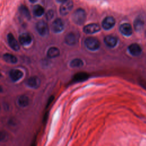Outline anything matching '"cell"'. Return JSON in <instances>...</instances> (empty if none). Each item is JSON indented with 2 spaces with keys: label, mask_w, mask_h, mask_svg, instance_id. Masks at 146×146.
I'll return each instance as SVG.
<instances>
[{
  "label": "cell",
  "mask_w": 146,
  "mask_h": 146,
  "mask_svg": "<svg viewBox=\"0 0 146 146\" xmlns=\"http://www.w3.org/2000/svg\"><path fill=\"white\" fill-rule=\"evenodd\" d=\"M72 19L75 24L78 25H83L86 19V13L85 10L81 8L76 9L72 14Z\"/></svg>",
  "instance_id": "6da1fadb"
},
{
  "label": "cell",
  "mask_w": 146,
  "mask_h": 146,
  "mask_svg": "<svg viewBox=\"0 0 146 146\" xmlns=\"http://www.w3.org/2000/svg\"><path fill=\"white\" fill-rule=\"evenodd\" d=\"M84 44L88 50L94 51L99 48L100 43L97 38L92 36H89L86 38L84 40Z\"/></svg>",
  "instance_id": "7a4b0ae2"
},
{
  "label": "cell",
  "mask_w": 146,
  "mask_h": 146,
  "mask_svg": "<svg viewBox=\"0 0 146 146\" xmlns=\"http://www.w3.org/2000/svg\"><path fill=\"white\" fill-rule=\"evenodd\" d=\"M35 29L38 34L42 36L47 35L49 33V28L47 23L42 20L39 21L36 23Z\"/></svg>",
  "instance_id": "3957f363"
},
{
  "label": "cell",
  "mask_w": 146,
  "mask_h": 146,
  "mask_svg": "<svg viewBox=\"0 0 146 146\" xmlns=\"http://www.w3.org/2000/svg\"><path fill=\"white\" fill-rule=\"evenodd\" d=\"M73 7V2L71 0H67L63 3L60 6L59 12L60 15L64 16L67 15Z\"/></svg>",
  "instance_id": "277c9868"
},
{
  "label": "cell",
  "mask_w": 146,
  "mask_h": 146,
  "mask_svg": "<svg viewBox=\"0 0 146 146\" xmlns=\"http://www.w3.org/2000/svg\"><path fill=\"white\" fill-rule=\"evenodd\" d=\"M51 28L55 33H60L64 28V22L60 18H56L52 22Z\"/></svg>",
  "instance_id": "5b68a950"
},
{
  "label": "cell",
  "mask_w": 146,
  "mask_h": 146,
  "mask_svg": "<svg viewBox=\"0 0 146 146\" xmlns=\"http://www.w3.org/2000/svg\"><path fill=\"white\" fill-rule=\"evenodd\" d=\"M7 40L9 46L13 50L17 51L20 49V46L12 33H10L7 35Z\"/></svg>",
  "instance_id": "8992f818"
},
{
  "label": "cell",
  "mask_w": 146,
  "mask_h": 146,
  "mask_svg": "<svg viewBox=\"0 0 146 146\" xmlns=\"http://www.w3.org/2000/svg\"><path fill=\"white\" fill-rule=\"evenodd\" d=\"M26 84L29 87L36 88H38L40 84V80L38 76H31L27 79L26 81Z\"/></svg>",
  "instance_id": "52a82bcc"
},
{
  "label": "cell",
  "mask_w": 146,
  "mask_h": 146,
  "mask_svg": "<svg viewBox=\"0 0 146 146\" xmlns=\"http://www.w3.org/2000/svg\"><path fill=\"white\" fill-rule=\"evenodd\" d=\"M100 27L97 23H90L83 27V31L86 34H94L100 31Z\"/></svg>",
  "instance_id": "ba28073f"
},
{
  "label": "cell",
  "mask_w": 146,
  "mask_h": 146,
  "mask_svg": "<svg viewBox=\"0 0 146 146\" xmlns=\"http://www.w3.org/2000/svg\"><path fill=\"white\" fill-rule=\"evenodd\" d=\"M115 25V19L113 17H106L102 21V27L105 30H110Z\"/></svg>",
  "instance_id": "9c48e42d"
},
{
  "label": "cell",
  "mask_w": 146,
  "mask_h": 146,
  "mask_svg": "<svg viewBox=\"0 0 146 146\" xmlns=\"http://www.w3.org/2000/svg\"><path fill=\"white\" fill-rule=\"evenodd\" d=\"M19 42L23 46H29L32 42V37L29 33H22L19 36Z\"/></svg>",
  "instance_id": "30bf717a"
},
{
  "label": "cell",
  "mask_w": 146,
  "mask_h": 146,
  "mask_svg": "<svg viewBox=\"0 0 146 146\" xmlns=\"http://www.w3.org/2000/svg\"><path fill=\"white\" fill-rule=\"evenodd\" d=\"M23 76V72L18 69H12L9 72V76L14 82L19 80Z\"/></svg>",
  "instance_id": "8fae6325"
},
{
  "label": "cell",
  "mask_w": 146,
  "mask_h": 146,
  "mask_svg": "<svg viewBox=\"0 0 146 146\" xmlns=\"http://www.w3.org/2000/svg\"><path fill=\"white\" fill-rule=\"evenodd\" d=\"M117 37L111 35H107L104 38L105 44L109 47H114L117 44Z\"/></svg>",
  "instance_id": "7c38bea8"
},
{
  "label": "cell",
  "mask_w": 146,
  "mask_h": 146,
  "mask_svg": "<svg viewBox=\"0 0 146 146\" xmlns=\"http://www.w3.org/2000/svg\"><path fill=\"white\" fill-rule=\"evenodd\" d=\"M120 33L125 36H130L132 33V29L130 24L124 23L121 24L119 27Z\"/></svg>",
  "instance_id": "4fadbf2b"
},
{
  "label": "cell",
  "mask_w": 146,
  "mask_h": 146,
  "mask_svg": "<svg viewBox=\"0 0 146 146\" xmlns=\"http://www.w3.org/2000/svg\"><path fill=\"white\" fill-rule=\"evenodd\" d=\"M129 53L133 56H139L141 52V48L137 43H132L128 47Z\"/></svg>",
  "instance_id": "5bb4252c"
},
{
  "label": "cell",
  "mask_w": 146,
  "mask_h": 146,
  "mask_svg": "<svg viewBox=\"0 0 146 146\" xmlns=\"http://www.w3.org/2000/svg\"><path fill=\"white\" fill-rule=\"evenodd\" d=\"M64 42L65 43L70 46H73L77 42V38L74 33H68L64 38Z\"/></svg>",
  "instance_id": "9a60e30c"
},
{
  "label": "cell",
  "mask_w": 146,
  "mask_h": 146,
  "mask_svg": "<svg viewBox=\"0 0 146 146\" xmlns=\"http://www.w3.org/2000/svg\"><path fill=\"white\" fill-rule=\"evenodd\" d=\"M18 11L22 16H23L24 18H25L27 20H30L31 18V14L29 9L26 7V6L24 5H21V6H19L18 8Z\"/></svg>",
  "instance_id": "2e32d148"
},
{
  "label": "cell",
  "mask_w": 146,
  "mask_h": 146,
  "mask_svg": "<svg viewBox=\"0 0 146 146\" xmlns=\"http://www.w3.org/2000/svg\"><path fill=\"white\" fill-rule=\"evenodd\" d=\"M60 54V51L56 47H51L47 52V55L49 58H54L58 56Z\"/></svg>",
  "instance_id": "e0dca14e"
},
{
  "label": "cell",
  "mask_w": 146,
  "mask_h": 146,
  "mask_svg": "<svg viewBox=\"0 0 146 146\" xmlns=\"http://www.w3.org/2000/svg\"><path fill=\"white\" fill-rule=\"evenodd\" d=\"M144 22L141 18H139V17L136 18L134 21L133 26L136 31H137V32L141 31L144 27Z\"/></svg>",
  "instance_id": "ac0fdd59"
},
{
  "label": "cell",
  "mask_w": 146,
  "mask_h": 146,
  "mask_svg": "<svg viewBox=\"0 0 146 146\" xmlns=\"http://www.w3.org/2000/svg\"><path fill=\"white\" fill-rule=\"evenodd\" d=\"M3 59L6 62L11 64H15L18 62L17 58L15 55L10 53L4 54L3 55Z\"/></svg>",
  "instance_id": "d6986e66"
},
{
  "label": "cell",
  "mask_w": 146,
  "mask_h": 146,
  "mask_svg": "<svg viewBox=\"0 0 146 146\" xmlns=\"http://www.w3.org/2000/svg\"><path fill=\"white\" fill-rule=\"evenodd\" d=\"M44 9L40 5H36L33 7V13L37 17H40L44 14Z\"/></svg>",
  "instance_id": "ffe728a7"
},
{
  "label": "cell",
  "mask_w": 146,
  "mask_h": 146,
  "mask_svg": "<svg viewBox=\"0 0 146 146\" xmlns=\"http://www.w3.org/2000/svg\"><path fill=\"white\" fill-rule=\"evenodd\" d=\"M30 103V99L26 95H21L18 99V104L21 107H27Z\"/></svg>",
  "instance_id": "44dd1931"
},
{
  "label": "cell",
  "mask_w": 146,
  "mask_h": 146,
  "mask_svg": "<svg viewBox=\"0 0 146 146\" xmlns=\"http://www.w3.org/2000/svg\"><path fill=\"white\" fill-rule=\"evenodd\" d=\"M88 78V74L85 72H78L75 74L73 78L75 82H82L86 80Z\"/></svg>",
  "instance_id": "7402d4cb"
},
{
  "label": "cell",
  "mask_w": 146,
  "mask_h": 146,
  "mask_svg": "<svg viewBox=\"0 0 146 146\" xmlns=\"http://www.w3.org/2000/svg\"><path fill=\"white\" fill-rule=\"evenodd\" d=\"M70 65L72 68L80 67L83 66V62L81 59L75 58L70 62Z\"/></svg>",
  "instance_id": "603a6c76"
},
{
  "label": "cell",
  "mask_w": 146,
  "mask_h": 146,
  "mask_svg": "<svg viewBox=\"0 0 146 146\" xmlns=\"http://www.w3.org/2000/svg\"><path fill=\"white\" fill-rule=\"evenodd\" d=\"M54 17V11L52 10H48L46 14V18L47 20H50Z\"/></svg>",
  "instance_id": "cb8c5ba5"
},
{
  "label": "cell",
  "mask_w": 146,
  "mask_h": 146,
  "mask_svg": "<svg viewBox=\"0 0 146 146\" xmlns=\"http://www.w3.org/2000/svg\"><path fill=\"white\" fill-rule=\"evenodd\" d=\"M6 137V133L5 132L0 131V141H3Z\"/></svg>",
  "instance_id": "d4e9b609"
},
{
  "label": "cell",
  "mask_w": 146,
  "mask_h": 146,
  "mask_svg": "<svg viewBox=\"0 0 146 146\" xmlns=\"http://www.w3.org/2000/svg\"><path fill=\"white\" fill-rule=\"evenodd\" d=\"M66 1H67V0H56V1L58 3H63Z\"/></svg>",
  "instance_id": "484cf974"
},
{
  "label": "cell",
  "mask_w": 146,
  "mask_h": 146,
  "mask_svg": "<svg viewBox=\"0 0 146 146\" xmlns=\"http://www.w3.org/2000/svg\"><path fill=\"white\" fill-rule=\"evenodd\" d=\"M31 3H35V2H36L37 1H38V0H29Z\"/></svg>",
  "instance_id": "4316f807"
},
{
  "label": "cell",
  "mask_w": 146,
  "mask_h": 146,
  "mask_svg": "<svg viewBox=\"0 0 146 146\" xmlns=\"http://www.w3.org/2000/svg\"><path fill=\"white\" fill-rule=\"evenodd\" d=\"M2 91H3V90H2V88L0 86V93L1 92H2Z\"/></svg>",
  "instance_id": "83f0119b"
},
{
  "label": "cell",
  "mask_w": 146,
  "mask_h": 146,
  "mask_svg": "<svg viewBox=\"0 0 146 146\" xmlns=\"http://www.w3.org/2000/svg\"><path fill=\"white\" fill-rule=\"evenodd\" d=\"M1 76H2V75H1V72H0V78H1Z\"/></svg>",
  "instance_id": "f1b7e54d"
},
{
  "label": "cell",
  "mask_w": 146,
  "mask_h": 146,
  "mask_svg": "<svg viewBox=\"0 0 146 146\" xmlns=\"http://www.w3.org/2000/svg\"><path fill=\"white\" fill-rule=\"evenodd\" d=\"M145 35H146V31H145Z\"/></svg>",
  "instance_id": "f546056e"
}]
</instances>
